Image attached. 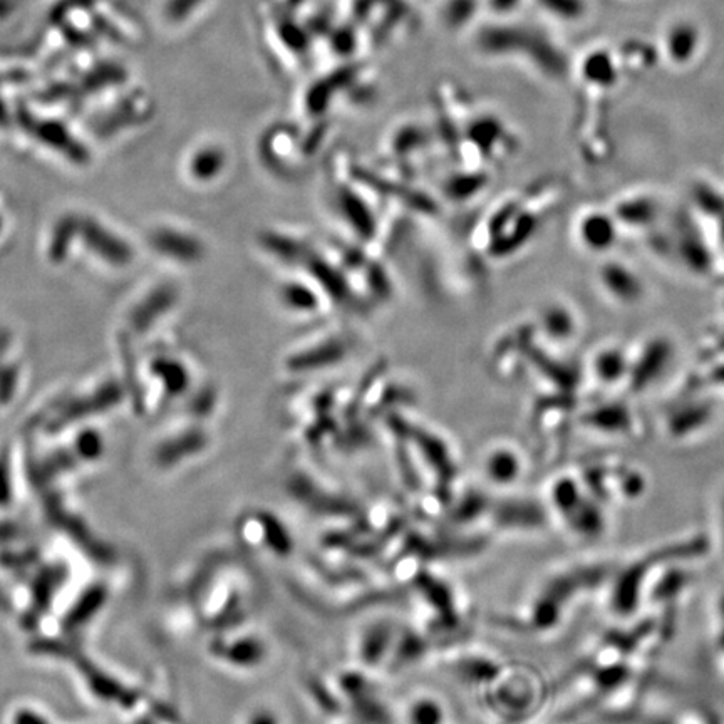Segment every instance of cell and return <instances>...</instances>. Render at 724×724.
<instances>
[{"mask_svg": "<svg viewBox=\"0 0 724 724\" xmlns=\"http://www.w3.org/2000/svg\"><path fill=\"white\" fill-rule=\"evenodd\" d=\"M673 352L671 342L664 337H657L647 342L636 361L631 362V373L627 379L631 381L632 389L644 391L656 383L657 379H661L666 369L671 366Z\"/></svg>", "mask_w": 724, "mask_h": 724, "instance_id": "2", "label": "cell"}, {"mask_svg": "<svg viewBox=\"0 0 724 724\" xmlns=\"http://www.w3.org/2000/svg\"><path fill=\"white\" fill-rule=\"evenodd\" d=\"M249 724H277V719H275L272 714L267 713L265 709H259V711L250 718Z\"/></svg>", "mask_w": 724, "mask_h": 724, "instance_id": "13", "label": "cell"}, {"mask_svg": "<svg viewBox=\"0 0 724 724\" xmlns=\"http://www.w3.org/2000/svg\"><path fill=\"white\" fill-rule=\"evenodd\" d=\"M543 324L550 336L559 339V341H567L570 337H574L577 331V322L575 316L569 311V307L552 306L549 311L545 312Z\"/></svg>", "mask_w": 724, "mask_h": 724, "instance_id": "11", "label": "cell"}, {"mask_svg": "<svg viewBox=\"0 0 724 724\" xmlns=\"http://www.w3.org/2000/svg\"><path fill=\"white\" fill-rule=\"evenodd\" d=\"M552 505L577 538L594 540L606 530V510L580 476L564 475L552 487Z\"/></svg>", "mask_w": 724, "mask_h": 724, "instance_id": "1", "label": "cell"}, {"mask_svg": "<svg viewBox=\"0 0 724 724\" xmlns=\"http://www.w3.org/2000/svg\"><path fill=\"white\" fill-rule=\"evenodd\" d=\"M592 371L600 383L616 384L629 378L631 361L619 347H604L595 354Z\"/></svg>", "mask_w": 724, "mask_h": 724, "instance_id": "6", "label": "cell"}, {"mask_svg": "<svg viewBox=\"0 0 724 724\" xmlns=\"http://www.w3.org/2000/svg\"><path fill=\"white\" fill-rule=\"evenodd\" d=\"M698 44V31L689 22H676L666 34V51L674 63L689 61L698 49Z\"/></svg>", "mask_w": 724, "mask_h": 724, "instance_id": "8", "label": "cell"}, {"mask_svg": "<svg viewBox=\"0 0 724 724\" xmlns=\"http://www.w3.org/2000/svg\"><path fill=\"white\" fill-rule=\"evenodd\" d=\"M577 237L585 249L594 254H602L616 245L619 222L611 213L592 210L580 218Z\"/></svg>", "mask_w": 724, "mask_h": 724, "instance_id": "4", "label": "cell"}, {"mask_svg": "<svg viewBox=\"0 0 724 724\" xmlns=\"http://www.w3.org/2000/svg\"><path fill=\"white\" fill-rule=\"evenodd\" d=\"M599 282L606 294L622 306H634L646 295V284L636 270L617 260L600 265Z\"/></svg>", "mask_w": 724, "mask_h": 724, "instance_id": "3", "label": "cell"}, {"mask_svg": "<svg viewBox=\"0 0 724 724\" xmlns=\"http://www.w3.org/2000/svg\"><path fill=\"white\" fill-rule=\"evenodd\" d=\"M585 421L590 428L607 435H624L632 430V418L629 409L622 404H604L589 411Z\"/></svg>", "mask_w": 724, "mask_h": 724, "instance_id": "7", "label": "cell"}, {"mask_svg": "<svg viewBox=\"0 0 724 724\" xmlns=\"http://www.w3.org/2000/svg\"><path fill=\"white\" fill-rule=\"evenodd\" d=\"M409 716L413 724H438L441 721V709L435 701L421 699L411 706Z\"/></svg>", "mask_w": 724, "mask_h": 724, "instance_id": "12", "label": "cell"}, {"mask_svg": "<svg viewBox=\"0 0 724 724\" xmlns=\"http://www.w3.org/2000/svg\"><path fill=\"white\" fill-rule=\"evenodd\" d=\"M713 418V406L706 401H693V403L679 406L673 414L668 416V431L671 435H694L703 430Z\"/></svg>", "mask_w": 724, "mask_h": 724, "instance_id": "5", "label": "cell"}, {"mask_svg": "<svg viewBox=\"0 0 724 724\" xmlns=\"http://www.w3.org/2000/svg\"><path fill=\"white\" fill-rule=\"evenodd\" d=\"M657 213H659V205H657L656 200L647 197V195H641V197H632L619 203L614 217H616L617 222L644 227V225H649V223L656 220Z\"/></svg>", "mask_w": 724, "mask_h": 724, "instance_id": "9", "label": "cell"}, {"mask_svg": "<svg viewBox=\"0 0 724 724\" xmlns=\"http://www.w3.org/2000/svg\"><path fill=\"white\" fill-rule=\"evenodd\" d=\"M488 476L492 478L497 485H512L517 480L522 465L518 456L513 451L500 450L495 451L487 465Z\"/></svg>", "mask_w": 724, "mask_h": 724, "instance_id": "10", "label": "cell"}, {"mask_svg": "<svg viewBox=\"0 0 724 724\" xmlns=\"http://www.w3.org/2000/svg\"><path fill=\"white\" fill-rule=\"evenodd\" d=\"M719 218H721V223H723V228H721V235H723V240H724V215H721V217H719Z\"/></svg>", "mask_w": 724, "mask_h": 724, "instance_id": "14", "label": "cell"}]
</instances>
